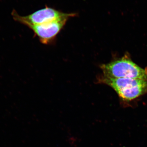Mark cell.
<instances>
[{
	"instance_id": "1",
	"label": "cell",
	"mask_w": 147,
	"mask_h": 147,
	"mask_svg": "<svg viewBox=\"0 0 147 147\" xmlns=\"http://www.w3.org/2000/svg\"><path fill=\"white\" fill-rule=\"evenodd\" d=\"M97 82L111 87L125 101L134 100L147 93V80L108 78L102 75L97 79Z\"/></svg>"
},
{
	"instance_id": "2",
	"label": "cell",
	"mask_w": 147,
	"mask_h": 147,
	"mask_svg": "<svg viewBox=\"0 0 147 147\" xmlns=\"http://www.w3.org/2000/svg\"><path fill=\"white\" fill-rule=\"evenodd\" d=\"M102 76L111 78L147 80V69L141 68L127 56L100 65Z\"/></svg>"
},
{
	"instance_id": "3",
	"label": "cell",
	"mask_w": 147,
	"mask_h": 147,
	"mask_svg": "<svg viewBox=\"0 0 147 147\" xmlns=\"http://www.w3.org/2000/svg\"><path fill=\"white\" fill-rule=\"evenodd\" d=\"M12 15L14 20L28 26L45 24L65 18L69 19L71 17L78 16V14L64 13L55 8L46 6L28 16H20L15 10L13 11Z\"/></svg>"
},
{
	"instance_id": "4",
	"label": "cell",
	"mask_w": 147,
	"mask_h": 147,
	"mask_svg": "<svg viewBox=\"0 0 147 147\" xmlns=\"http://www.w3.org/2000/svg\"><path fill=\"white\" fill-rule=\"evenodd\" d=\"M69 19L65 18L36 25L27 26L34 32L42 44H48L53 42L62 30Z\"/></svg>"
}]
</instances>
